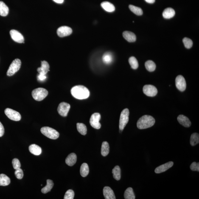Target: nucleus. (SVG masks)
<instances>
[{
	"mask_svg": "<svg viewBox=\"0 0 199 199\" xmlns=\"http://www.w3.org/2000/svg\"><path fill=\"white\" fill-rule=\"evenodd\" d=\"M71 93L73 97L79 100L86 99L90 96L89 90L82 85L73 87L71 90Z\"/></svg>",
	"mask_w": 199,
	"mask_h": 199,
	"instance_id": "1",
	"label": "nucleus"
},
{
	"mask_svg": "<svg viewBox=\"0 0 199 199\" xmlns=\"http://www.w3.org/2000/svg\"><path fill=\"white\" fill-rule=\"evenodd\" d=\"M155 120L154 118L149 115H144L140 118L137 123V126L140 130L145 129L153 126Z\"/></svg>",
	"mask_w": 199,
	"mask_h": 199,
	"instance_id": "2",
	"label": "nucleus"
},
{
	"mask_svg": "<svg viewBox=\"0 0 199 199\" xmlns=\"http://www.w3.org/2000/svg\"><path fill=\"white\" fill-rule=\"evenodd\" d=\"M48 91L43 88H38L34 90L32 92V96L34 99L37 101H41L44 99L48 95Z\"/></svg>",
	"mask_w": 199,
	"mask_h": 199,
	"instance_id": "3",
	"label": "nucleus"
},
{
	"mask_svg": "<svg viewBox=\"0 0 199 199\" xmlns=\"http://www.w3.org/2000/svg\"><path fill=\"white\" fill-rule=\"evenodd\" d=\"M42 133L49 139H56L59 138L60 134L54 129L48 127H43L41 129Z\"/></svg>",
	"mask_w": 199,
	"mask_h": 199,
	"instance_id": "4",
	"label": "nucleus"
},
{
	"mask_svg": "<svg viewBox=\"0 0 199 199\" xmlns=\"http://www.w3.org/2000/svg\"><path fill=\"white\" fill-rule=\"evenodd\" d=\"M21 61L19 59H15L10 64L7 72V75L10 77L14 75L20 69L21 66Z\"/></svg>",
	"mask_w": 199,
	"mask_h": 199,
	"instance_id": "5",
	"label": "nucleus"
},
{
	"mask_svg": "<svg viewBox=\"0 0 199 199\" xmlns=\"http://www.w3.org/2000/svg\"><path fill=\"white\" fill-rule=\"evenodd\" d=\"M129 114L130 112L128 108L125 109L121 113L119 123V128L121 130H123L128 123Z\"/></svg>",
	"mask_w": 199,
	"mask_h": 199,
	"instance_id": "6",
	"label": "nucleus"
},
{
	"mask_svg": "<svg viewBox=\"0 0 199 199\" xmlns=\"http://www.w3.org/2000/svg\"><path fill=\"white\" fill-rule=\"evenodd\" d=\"M4 113L9 119L14 121H19L21 119V115L18 111L12 109L6 108Z\"/></svg>",
	"mask_w": 199,
	"mask_h": 199,
	"instance_id": "7",
	"label": "nucleus"
},
{
	"mask_svg": "<svg viewBox=\"0 0 199 199\" xmlns=\"http://www.w3.org/2000/svg\"><path fill=\"white\" fill-rule=\"evenodd\" d=\"M100 119V114L99 113H94L91 115L90 120V124L91 126L97 130L100 129L101 125L99 121Z\"/></svg>",
	"mask_w": 199,
	"mask_h": 199,
	"instance_id": "8",
	"label": "nucleus"
},
{
	"mask_svg": "<svg viewBox=\"0 0 199 199\" xmlns=\"http://www.w3.org/2000/svg\"><path fill=\"white\" fill-rule=\"evenodd\" d=\"M70 108V105L69 104L65 102H62L58 105L57 111L60 116L65 117L67 116Z\"/></svg>",
	"mask_w": 199,
	"mask_h": 199,
	"instance_id": "9",
	"label": "nucleus"
},
{
	"mask_svg": "<svg viewBox=\"0 0 199 199\" xmlns=\"http://www.w3.org/2000/svg\"><path fill=\"white\" fill-rule=\"evenodd\" d=\"M143 92L149 97H154L158 93V90L156 87L152 85H145L143 88Z\"/></svg>",
	"mask_w": 199,
	"mask_h": 199,
	"instance_id": "10",
	"label": "nucleus"
},
{
	"mask_svg": "<svg viewBox=\"0 0 199 199\" xmlns=\"http://www.w3.org/2000/svg\"><path fill=\"white\" fill-rule=\"evenodd\" d=\"M175 82L177 88L180 91H183L186 90V80L183 76H178L175 79Z\"/></svg>",
	"mask_w": 199,
	"mask_h": 199,
	"instance_id": "11",
	"label": "nucleus"
},
{
	"mask_svg": "<svg viewBox=\"0 0 199 199\" xmlns=\"http://www.w3.org/2000/svg\"><path fill=\"white\" fill-rule=\"evenodd\" d=\"M72 30L71 28L66 26H61L57 30V35L60 37H63L70 35L72 33Z\"/></svg>",
	"mask_w": 199,
	"mask_h": 199,
	"instance_id": "12",
	"label": "nucleus"
},
{
	"mask_svg": "<svg viewBox=\"0 0 199 199\" xmlns=\"http://www.w3.org/2000/svg\"><path fill=\"white\" fill-rule=\"evenodd\" d=\"M10 34L12 39L16 42L22 43L24 42V38L23 35L15 29H12L10 31Z\"/></svg>",
	"mask_w": 199,
	"mask_h": 199,
	"instance_id": "13",
	"label": "nucleus"
},
{
	"mask_svg": "<svg viewBox=\"0 0 199 199\" xmlns=\"http://www.w3.org/2000/svg\"><path fill=\"white\" fill-rule=\"evenodd\" d=\"M173 164L174 163L172 161H169L166 164L161 165L155 169V173L158 174L165 172L172 167Z\"/></svg>",
	"mask_w": 199,
	"mask_h": 199,
	"instance_id": "14",
	"label": "nucleus"
},
{
	"mask_svg": "<svg viewBox=\"0 0 199 199\" xmlns=\"http://www.w3.org/2000/svg\"><path fill=\"white\" fill-rule=\"evenodd\" d=\"M103 194L105 199H116L113 191L109 186H105L104 188Z\"/></svg>",
	"mask_w": 199,
	"mask_h": 199,
	"instance_id": "15",
	"label": "nucleus"
},
{
	"mask_svg": "<svg viewBox=\"0 0 199 199\" xmlns=\"http://www.w3.org/2000/svg\"><path fill=\"white\" fill-rule=\"evenodd\" d=\"M41 63V67L37 69V71L39 74L46 75L48 71H49V63L45 60L42 61Z\"/></svg>",
	"mask_w": 199,
	"mask_h": 199,
	"instance_id": "16",
	"label": "nucleus"
},
{
	"mask_svg": "<svg viewBox=\"0 0 199 199\" xmlns=\"http://www.w3.org/2000/svg\"><path fill=\"white\" fill-rule=\"evenodd\" d=\"M178 120L180 124L185 127H189L191 125V122L189 119L183 115H180L178 116Z\"/></svg>",
	"mask_w": 199,
	"mask_h": 199,
	"instance_id": "17",
	"label": "nucleus"
},
{
	"mask_svg": "<svg viewBox=\"0 0 199 199\" xmlns=\"http://www.w3.org/2000/svg\"><path fill=\"white\" fill-rule=\"evenodd\" d=\"M123 36L129 42H134L136 40V36L133 32L125 31L123 33Z\"/></svg>",
	"mask_w": 199,
	"mask_h": 199,
	"instance_id": "18",
	"label": "nucleus"
},
{
	"mask_svg": "<svg viewBox=\"0 0 199 199\" xmlns=\"http://www.w3.org/2000/svg\"><path fill=\"white\" fill-rule=\"evenodd\" d=\"M77 161V155L74 153H71L66 158L65 162L68 165L71 166L76 164Z\"/></svg>",
	"mask_w": 199,
	"mask_h": 199,
	"instance_id": "19",
	"label": "nucleus"
},
{
	"mask_svg": "<svg viewBox=\"0 0 199 199\" xmlns=\"http://www.w3.org/2000/svg\"><path fill=\"white\" fill-rule=\"evenodd\" d=\"M29 150L31 153L36 156L40 155L42 153V149L41 147L35 144H32L29 146Z\"/></svg>",
	"mask_w": 199,
	"mask_h": 199,
	"instance_id": "20",
	"label": "nucleus"
},
{
	"mask_svg": "<svg viewBox=\"0 0 199 199\" xmlns=\"http://www.w3.org/2000/svg\"><path fill=\"white\" fill-rule=\"evenodd\" d=\"M175 15V10L172 8H167L165 9L163 13V16L166 19H170L173 18Z\"/></svg>",
	"mask_w": 199,
	"mask_h": 199,
	"instance_id": "21",
	"label": "nucleus"
},
{
	"mask_svg": "<svg viewBox=\"0 0 199 199\" xmlns=\"http://www.w3.org/2000/svg\"><path fill=\"white\" fill-rule=\"evenodd\" d=\"M101 6L107 12H112L114 11L115 7L113 4L108 1H104L101 4Z\"/></svg>",
	"mask_w": 199,
	"mask_h": 199,
	"instance_id": "22",
	"label": "nucleus"
},
{
	"mask_svg": "<svg viewBox=\"0 0 199 199\" xmlns=\"http://www.w3.org/2000/svg\"><path fill=\"white\" fill-rule=\"evenodd\" d=\"M10 178L4 174H0V186H7L10 184Z\"/></svg>",
	"mask_w": 199,
	"mask_h": 199,
	"instance_id": "23",
	"label": "nucleus"
},
{
	"mask_svg": "<svg viewBox=\"0 0 199 199\" xmlns=\"http://www.w3.org/2000/svg\"><path fill=\"white\" fill-rule=\"evenodd\" d=\"M9 9L7 6L2 1H0V15L6 16L8 14Z\"/></svg>",
	"mask_w": 199,
	"mask_h": 199,
	"instance_id": "24",
	"label": "nucleus"
},
{
	"mask_svg": "<svg viewBox=\"0 0 199 199\" xmlns=\"http://www.w3.org/2000/svg\"><path fill=\"white\" fill-rule=\"evenodd\" d=\"M47 184L45 187L41 189V192L43 194L47 193V192H50L54 186L53 182L51 180L48 179L46 181Z\"/></svg>",
	"mask_w": 199,
	"mask_h": 199,
	"instance_id": "25",
	"label": "nucleus"
},
{
	"mask_svg": "<svg viewBox=\"0 0 199 199\" xmlns=\"http://www.w3.org/2000/svg\"><path fill=\"white\" fill-rule=\"evenodd\" d=\"M109 153V145L108 142L105 141L102 143L101 154L102 156H106Z\"/></svg>",
	"mask_w": 199,
	"mask_h": 199,
	"instance_id": "26",
	"label": "nucleus"
},
{
	"mask_svg": "<svg viewBox=\"0 0 199 199\" xmlns=\"http://www.w3.org/2000/svg\"><path fill=\"white\" fill-rule=\"evenodd\" d=\"M89 168L88 164L86 163H83L81 166L80 169V173L81 176L85 177L88 175L89 173Z\"/></svg>",
	"mask_w": 199,
	"mask_h": 199,
	"instance_id": "27",
	"label": "nucleus"
},
{
	"mask_svg": "<svg viewBox=\"0 0 199 199\" xmlns=\"http://www.w3.org/2000/svg\"><path fill=\"white\" fill-rule=\"evenodd\" d=\"M102 61L105 64H109L112 63L113 60V57L111 53L107 52L104 54L102 57Z\"/></svg>",
	"mask_w": 199,
	"mask_h": 199,
	"instance_id": "28",
	"label": "nucleus"
},
{
	"mask_svg": "<svg viewBox=\"0 0 199 199\" xmlns=\"http://www.w3.org/2000/svg\"><path fill=\"white\" fill-rule=\"evenodd\" d=\"M124 197L125 199H135V196L133 189L131 187L127 189L124 192Z\"/></svg>",
	"mask_w": 199,
	"mask_h": 199,
	"instance_id": "29",
	"label": "nucleus"
},
{
	"mask_svg": "<svg viewBox=\"0 0 199 199\" xmlns=\"http://www.w3.org/2000/svg\"><path fill=\"white\" fill-rule=\"evenodd\" d=\"M121 169L119 166H115L113 169L112 173L113 178L116 180H120L121 179Z\"/></svg>",
	"mask_w": 199,
	"mask_h": 199,
	"instance_id": "30",
	"label": "nucleus"
},
{
	"mask_svg": "<svg viewBox=\"0 0 199 199\" xmlns=\"http://www.w3.org/2000/svg\"><path fill=\"white\" fill-rule=\"evenodd\" d=\"M190 142L191 145L194 146L199 143V135L198 133H194L191 135Z\"/></svg>",
	"mask_w": 199,
	"mask_h": 199,
	"instance_id": "31",
	"label": "nucleus"
},
{
	"mask_svg": "<svg viewBox=\"0 0 199 199\" xmlns=\"http://www.w3.org/2000/svg\"><path fill=\"white\" fill-rule=\"evenodd\" d=\"M146 69L149 71H153L156 69V65L152 60H147L145 63Z\"/></svg>",
	"mask_w": 199,
	"mask_h": 199,
	"instance_id": "32",
	"label": "nucleus"
},
{
	"mask_svg": "<svg viewBox=\"0 0 199 199\" xmlns=\"http://www.w3.org/2000/svg\"><path fill=\"white\" fill-rule=\"evenodd\" d=\"M77 128L79 133L83 135L86 134L87 129L86 126L83 123H77Z\"/></svg>",
	"mask_w": 199,
	"mask_h": 199,
	"instance_id": "33",
	"label": "nucleus"
},
{
	"mask_svg": "<svg viewBox=\"0 0 199 199\" xmlns=\"http://www.w3.org/2000/svg\"><path fill=\"white\" fill-rule=\"evenodd\" d=\"M129 8L133 13L138 15H141L143 14L142 9L139 7H135L133 5L129 6Z\"/></svg>",
	"mask_w": 199,
	"mask_h": 199,
	"instance_id": "34",
	"label": "nucleus"
},
{
	"mask_svg": "<svg viewBox=\"0 0 199 199\" xmlns=\"http://www.w3.org/2000/svg\"><path fill=\"white\" fill-rule=\"evenodd\" d=\"M129 63L133 69H136L138 68L139 65L138 60L135 57H130L129 59Z\"/></svg>",
	"mask_w": 199,
	"mask_h": 199,
	"instance_id": "35",
	"label": "nucleus"
},
{
	"mask_svg": "<svg viewBox=\"0 0 199 199\" xmlns=\"http://www.w3.org/2000/svg\"><path fill=\"white\" fill-rule=\"evenodd\" d=\"M185 47L186 49H189L192 46L193 42L190 39L185 37L183 40Z\"/></svg>",
	"mask_w": 199,
	"mask_h": 199,
	"instance_id": "36",
	"label": "nucleus"
},
{
	"mask_svg": "<svg viewBox=\"0 0 199 199\" xmlns=\"http://www.w3.org/2000/svg\"><path fill=\"white\" fill-rule=\"evenodd\" d=\"M74 191L69 189L66 193L64 197V199H73L74 198Z\"/></svg>",
	"mask_w": 199,
	"mask_h": 199,
	"instance_id": "37",
	"label": "nucleus"
},
{
	"mask_svg": "<svg viewBox=\"0 0 199 199\" xmlns=\"http://www.w3.org/2000/svg\"><path fill=\"white\" fill-rule=\"evenodd\" d=\"M12 164H13V168L15 169V170H17V169L21 168V163H20L19 160L18 158H14L13 161H12Z\"/></svg>",
	"mask_w": 199,
	"mask_h": 199,
	"instance_id": "38",
	"label": "nucleus"
},
{
	"mask_svg": "<svg viewBox=\"0 0 199 199\" xmlns=\"http://www.w3.org/2000/svg\"><path fill=\"white\" fill-rule=\"evenodd\" d=\"M15 175L16 178L18 179H21L23 177V172L21 168H19L17 170H15Z\"/></svg>",
	"mask_w": 199,
	"mask_h": 199,
	"instance_id": "39",
	"label": "nucleus"
},
{
	"mask_svg": "<svg viewBox=\"0 0 199 199\" xmlns=\"http://www.w3.org/2000/svg\"><path fill=\"white\" fill-rule=\"evenodd\" d=\"M191 170L193 171L199 172V163L194 162L190 165Z\"/></svg>",
	"mask_w": 199,
	"mask_h": 199,
	"instance_id": "40",
	"label": "nucleus"
},
{
	"mask_svg": "<svg viewBox=\"0 0 199 199\" xmlns=\"http://www.w3.org/2000/svg\"><path fill=\"white\" fill-rule=\"evenodd\" d=\"M46 75H44V74H39L38 75V77H37L38 80L41 81H43L46 80Z\"/></svg>",
	"mask_w": 199,
	"mask_h": 199,
	"instance_id": "41",
	"label": "nucleus"
},
{
	"mask_svg": "<svg viewBox=\"0 0 199 199\" xmlns=\"http://www.w3.org/2000/svg\"><path fill=\"white\" fill-rule=\"evenodd\" d=\"M4 133V126L1 122H0V137L2 136Z\"/></svg>",
	"mask_w": 199,
	"mask_h": 199,
	"instance_id": "42",
	"label": "nucleus"
},
{
	"mask_svg": "<svg viewBox=\"0 0 199 199\" xmlns=\"http://www.w3.org/2000/svg\"><path fill=\"white\" fill-rule=\"evenodd\" d=\"M53 1L57 3V4H63L64 1V0H53Z\"/></svg>",
	"mask_w": 199,
	"mask_h": 199,
	"instance_id": "43",
	"label": "nucleus"
},
{
	"mask_svg": "<svg viewBox=\"0 0 199 199\" xmlns=\"http://www.w3.org/2000/svg\"><path fill=\"white\" fill-rule=\"evenodd\" d=\"M146 2L149 4H153L155 2V0H145Z\"/></svg>",
	"mask_w": 199,
	"mask_h": 199,
	"instance_id": "44",
	"label": "nucleus"
}]
</instances>
